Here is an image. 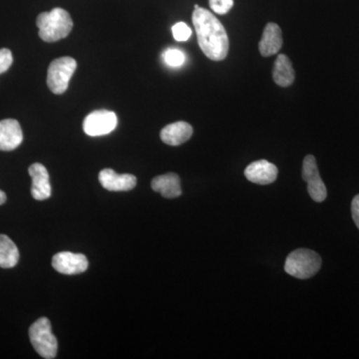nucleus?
<instances>
[{
    "label": "nucleus",
    "instance_id": "2",
    "mask_svg": "<svg viewBox=\"0 0 359 359\" xmlns=\"http://www.w3.org/2000/svg\"><path fill=\"white\" fill-rule=\"evenodd\" d=\"M39 37L45 42H56L66 39L73 28L70 14L63 8L52 9L50 13H42L37 16Z\"/></svg>",
    "mask_w": 359,
    "mask_h": 359
},
{
    "label": "nucleus",
    "instance_id": "24",
    "mask_svg": "<svg viewBox=\"0 0 359 359\" xmlns=\"http://www.w3.org/2000/svg\"><path fill=\"white\" fill-rule=\"evenodd\" d=\"M198 7H200V6H198V4H195V8H198Z\"/></svg>",
    "mask_w": 359,
    "mask_h": 359
},
{
    "label": "nucleus",
    "instance_id": "6",
    "mask_svg": "<svg viewBox=\"0 0 359 359\" xmlns=\"http://www.w3.org/2000/svg\"><path fill=\"white\" fill-rule=\"evenodd\" d=\"M117 124V115L113 111L95 110L85 117L83 130L88 136H103L114 131Z\"/></svg>",
    "mask_w": 359,
    "mask_h": 359
},
{
    "label": "nucleus",
    "instance_id": "18",
    "mask_svg": "<svg viewBox=\"0 0 359 359\" xmlns=\"http://www.w3.org/2000/svg\"><path fill=\"white\" fill-rule=\"evenodd\" d=\"M163 59H164L165 63L170 66V67L177 68L185 63L186 55L180 49L170 48L163 53Z\"/></svg>",
    "mask_w": 359,
    "mask_h": 359
},
{
    "label": "nucleus",
    "instance_id": "19",
    "mask_svg": "<svg viewBox=\"0 0 359 359\" xmlns=\"http://www.w3.org/2000/svg\"><path fill=\"white\" fill-rule=\"evenodd\" d=\"M172 32H173L174 39L179 42L187 41V40L190 39L191 35H192V30L185 22L176 23L172 27Z\"/></svg>",
    "mask_w": 359,
    "mask_h": 359
},
{
    "label": "nucleus",
    "instance_id": "7",
    "mask_svg": "<svg viewBox=\"0 0 359 359\" xmlns=\"http://www.w3.org/2000/svg\"><path fill=\"white\" fill-rule=\"evenodd\" d=\"M302 179L308 183V192L314 202L321 203L327 199V187L320 178L318 164L313 155L304 158L302 163Z\"/></svg>",
    "mask_w": 359,
    "mask_h": 359
},
{
    "label": "nucleus",
    "instance_id": "1",
    "mask_svg": "<svg viewBox=\"0 0 359 359\" xmlns=\"http://www.w3.org/2000/svg\"><path fill=\"white\" fill-rule=\"evenodd\" d=\"M192 20L198 43L205 55L212 61L224 60L228 56L230 42L221 21L202 7L195 8Z\"/></svg>",
    "mask_w": 359,
    "mask_h": 359
},
{
    "label": "nucleus",
    "instance_id": "3",
    "mask_svg": "<svg viewBox=\"0 0 359 359\" xmlns=\"http://www.w3.org/2000/svg\"><path fill=\"white\" fill-rule=\"evenodd\" d=\"M321 257L318 252L308 249L295 250L285 259V271L290 276L308 280L318 273Z\"/></svg>",
    "mask_w": 359,
    "mask_h": 359
},
{
    "label": "nucleus",
    "instance_id": "4",
    "mask_svg": "<svg viewBox=\"0 0 359 359\" xmlns=\"http://www.w3.org/2000/svg\"><path fill=\"white\" fill-rule=\"evenodd\" d=\"M29 339L36 353L41 358H56L58 344L55 335L52 334L51 323L47 318L35 321L29 328Z\"/></svg>",
    "mask_w": 359,
    "mask_h": 359
},
{
    "label": "nucleus",
    "instance_id": "12",
    "mask_svg": "<svg viewBox=\"0 0 359 359\" xmlns=\"http://www.w3.org/2000/svg\"><path fill=\"white\" fill-rule=\"evenodd\" d=\"M23 133L18 120L6 119L0 121V151H13L20 147Z\"/></svg>",
    "mask_w": 359,
    "mask_h": 359
},
{
    "label": "nucleus",
    "instance_id": "5",
    "mask_svg": "<svg viewBox=\"0 0 359 359\" xmlns=\"http://www.w3.org/2000/svg\"><path fill=\"white\" fill-rule=\"evenodd\" d=\"M76 68V60L72 57H60L52 61L47 72V85L52 93L59 95L66 92Z\"/></svg>",
    "mask_w": 359,
    "mask_h": 359
},
{
    "label": "nucleus",
    "instance_id": "23",
    "mask_svg": "<svg viewBox=\"0 0 359 359\" xmlns=\"http://www.w3.org/2000/svg\"><path fill=\"white\" fill-rule=\"evenodd\" d=\"M6 194L0 190V205H4L6 202Z\"/></svg>",
    "mask_w": 359,
    "mask_h": 359
},
{
    "label": "nucleus",
    "instance_id": "11",
    "mask_svg": "<svg viewBox=\"0 0 359 359\" xmlns=\"http://www.w3.org/2000/svg\"><path fill=\"white\" fill-rule=\"evenodd\" d=\"M32 178V195L35 200L44 201L51 196V185L46 168L40 163H34L28 169Z\"/></svg>",
    "mask_w": 359,
    "mask_h": 359
},
{
    "label": "nucleus",
    "instance_id": "21",
    "mask_svg": "<svg viewBox=\"0 0 359 359\" xmlns=\"http://www.w3.org/2000/svg\"><path fill=\"white\" fill-rule=\"evenodd\" d=\"M13 56L11 51L7 48L0 49V74L6 72L13 65Z\"/></svg>",
    "mask_w": 359,
    "mask_h": 359
},
{
    "label": "nucleus",
    "instance_id": "20",
    "mask_svg": "<svg viewBox=\"0 0 359 359\" xmlns=\"http://www.w3.org/2000/svg\"><path fill=\"white\" fill-rule=\"evenodd\" d=\"M209 4L214 13L224 15L233 8V0H209Z\"/></svg>",
    "mask_w": 359,
    "mask_h": 359
},
{
    "label": "nucleus",
    "instance_id": "8",
    "mask_svg": "<svg viewBox=\"0 0 359 359\" xmlns=\"http://www.w3.org/2000/svg\"><path fill=\"white\" fill-rule=\"evenodd\" d=\"M88 264V259L84 255L71 252H58L52 259V266L62 275H79L87 271Z\"/></svg>",
    "mask_w": 359,
    "mask_h": 359
},
{
    "label": "nucleus",
    "instance_id": "14",
    "mask_svg": "<svg viewBox=\"0 0 359 359\" xmlns=\"http://www.w3.org/2000/svg\"><path fill=\"white\" fill-rule=\"evenodd\" d=\"M193 127L189 123L179 121L168 125L161 131V140L169 146H179L190 140Z\"/></svg>",
    "mask_w": 359,
    "mask_h": 359
},
{
    "label": "nucleus",
    "instance_id": "16",
    "mask_svg": "<svg viewBox=\"0 0 359 359\" xmlns=\"http://www.w3.org/2000/svg\"><path fill=\"white\" fill-rule=\"evenodd\" d=\"M273 78L280 87H289L294 83L295 73L292 61L285 54H280L273 66Z\"/></svg>",
    "mask_w": 359,
    "mask_h": 359
},
{
    "label": "nucleus",
    "instance_id": "13",
    "mask_svg": "<svg viewBox=\"0 0 359 359\" xmlns=\"http://www.w3.org/2000/svg\"><path fill=\"white\" fill-rule=\"evenodd\" d=\"M283 47V33L280 26L269 22L266 25L259 43V52L264 57L275 55Z\"/></svg>",
    "mask_w": 359,
    "mask_h": 359
},
{
    "label": "nucleus",
    "instance_id": "22",
    "mask_svg": "<svg viewBox=\"0 0 359 359\" xmlns=\"http://www.w3.org/2000/svg\"><path fill=\"white\" fill-rule=\"evenodd\" d=\"M351 214H353L354 223L359 229V195H356L351 203Z\"/></svg>",
    "mask_w": 359,
    "mask_h": 359
},
{
    "label": "nucleus",
    "instance_id": "17",
    "mask_svg": "<svg viewBox=\"0 0 359 359\" xmlns=\"http://www.w3.org/2000/svg\"><path fill=\"white\" fill-rule=\"evenodd\" d=\"M20 261V250L11 238L0 235V268L11 269Z\"/></svg>",
    "mask_w": 359,
    "mask_h": 359
},
{
    "label": "nucleus",
    "instance_id": "9",
    "mask_svg": "<svg viewBox=\"0 0 359 359\" xmlns=\"http://www.w3.org/2000/svg\"><path fill=\"white\" fill-rule=\"evenodd\" d=\"M278 170L276 165L266 160L252 162L245 168V176L252 183L257 185H269L278 178Z\"/></svg>",
    "mask_w": 359,
    "mask_h": 359
},
{
    "label": "nucleus",
    "instance_id": "10",
    "mask_svg": "<svg viewBox=\"0 0 359 359\" xmlns=\"http://www.w3.org/2000/svg\"><path fill=\"white\" fill-rule=\"evenodd\" d=\"M99 182L111 192H126L137 185V179L131 174H117L112 169H104L99 173Z\"/></svg>",
    "mask_w": 359,
    "mask_h": 359
},
{
    "label": "nucleus",
    "instance_id": "15",
    "mask_svg": "<svg viewBox=\"0 0 359 359\" xmlns=\"http://www.w3.org/2000/svg\"><path fill=\"white\" fill-rule=\"evenodd\" d=\"M151 186L155 192L160 193L167 199H175L182 195L181 180L178 175L175 173L156 177L152 180Z\"/></svg>",
    "mask_w": 359,
    "mask_h": 359
}]
</instances>
